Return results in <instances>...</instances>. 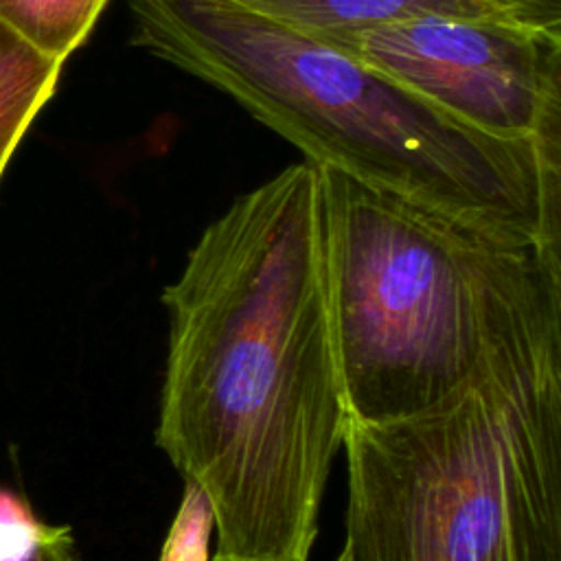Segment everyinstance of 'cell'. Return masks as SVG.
<instances>
[{
    "label": "cell",
    "instance_id": "cell-1",
    "mask_svg": "<svg viewBox=\"0 0 561 561\" xmlns=\"http://www.w3.org/2000/svg\"><path fill=\"white\" fill-rule=\"evenodd\" d=\"M162 305L156 445L213 508L210 561H309L348 425L318 164L294 162L234 197Z\"/></svg>",
    "mask_w": 561,
    "mask_h": 561
},
{
    "label": "cell",
    "instance_id": "cell-9",
    "mask_svg": "<svg viewBox=\"0 0 561 561\" xmlns=\"http://www.w3.org/2000/svg\"><path fill=\"white\" fill-rule=\"evenodd\" d=\"M0 561H81L70 526L44 522L28 500L0 486Z\"/></svg>",
    "mask_w": 561,
    "mask_h": 561
},
{
    "label": "cell",
    "instance_id": "cell-8",
    "mask_svg": "<svg viewBox=\"0 0 561 561\" xmlns=\"http://www.w3.org/2000/svg\"><path fill=\"white\" fill-rule=\"evenodd\" d=\"M107 0H0V22L44 55L66 61L92 26Z\"/></svg>",
    "mask_w": 561,
    "mask_h": 561
},
{
    "label": "cell",
    "instance_id": "cell-11",
    "mask_svg": "<svg viewBox=\"0 0 561 561\" xmlns=\"http://www.w3.org/2000/svg\"><path fill=\"white\" fill-rule=\"evenodd\" d=\"M519 13H524L535 24L561 31V0H500Z\"/></svg>",
    "mask_w": 561,
    "mask_h": 561
},
{
    "label": "cell",
    "instance_id": "cell-3",
    "mask_svg": "<svg viewBox=\"0 0 561 561\" xmlns=\"http://www.w3.org/2000/svg\"><path fill=\"white\" fill-rule=\"evenodd\" d=\"M348 423L423 414L561 316V248L511 243L318 164Z\"/></svg>",
    "mask_w": 561,
    "mask_h": 561
},
{
    "label": "cell",
    "instance_id": "cell-2",
    "mask_svg": "<svg viewBox=\"0 0 561 561\" xmlns=\"http://www.w3.org/2000/svg\"><path fill=\"white\" fill-rule=\"evenodd\" d=\"M131 44L331 167L511 243L561 248V140L471 129L357 55L230 0H125Z\"/></svg>",
    "mask_w": 561,
    "mask_h": 561
},
{
    "label": "cell",
    "instance_id": "cell-10",
    "mask_svg": "<svg viewBox=\"0 0 561 561\" xmlns=\"http://www.w3.org/2000/svg\"><path fill=\"white\" fill-rule=\"evenodd\" d=\"M213 535L215 519L204 491L195 482L184 480V493L158 561H210Z\"/></svg>",
    "mask_w": 561,
    "mask_h": 561
},
{
    "label": "cell",
    "instance_id": "cell-5",
    "mask_svg": "<svg viewBox=\"0 0 561 561\" xmlns=\"http://www.w3.org/2000/svg\"><path fill=\"white\" fill-rule=\"evenodd\" d=\"M482 134L561 140V31L427 13L320 35Z\"/></svg>",
    "mask_w": 561,
    "mask_h": 561
},
{
    "label": "cell",
    "instance_id": "cell-4",
    "mask_svg": "<svg viewBox=\"0 0 561 561\" xmlns=\"http://www.w3.org/2000/svg\"><path fill=\"white\" fill-rule=\"evenodd\" d=\"M348 561H561V316L440 405L348 423Z\"/></svg>",
    "mask_w": 561,
    "mask_h": 561
},
{
    "label": "cell",
    "instance_id": "cell-12",
    "mask_svg": "<svg viewBox=\"0 0 561 561\" xmlns=\"http://www.w3.org/2000/svg\"><path fill=\"white\" fill-rule=\"evenodd\" d=\"M335 561H348V559H346V554H344V552H340V557H337Z\"/></svg>",
    "mask_w": 561,
    "mask_h": 561
},
{
    "label": "cell",
    "instance_id": "cell-7",
    "mask_svg": "<svg viewBox=\"0 0 561 561\" xmlns=\"http://www.w3.org/2000/svg\"><path fill=\"white\" fill-rule=\"evenodd\" d=\"M61 66L0 22V178L35 114L53 96Z\"/></svg>",
    "mask_w": 561,
    "mask_h": 561
},
{
    "label": "cell",
    "instance_id": "cell-6",
    "mask_svg": "<svg viewBox=\"0 0 561 561\" xmlns=\"http://www.w3.org/2000/svg\"><path fill=\"white\" fill-rule=\"evenodd\" d=\"M252 13L285 24L289 28L331 35L392 20L427 13L484 15L528 22L524 13L500 0H230ZM541 26V24H537ZM548 28V26H546ZM557 31V28H554Z\"/></svg>",
    "mask_w": 561,
    "mask_h": 561
}]
</instances>
